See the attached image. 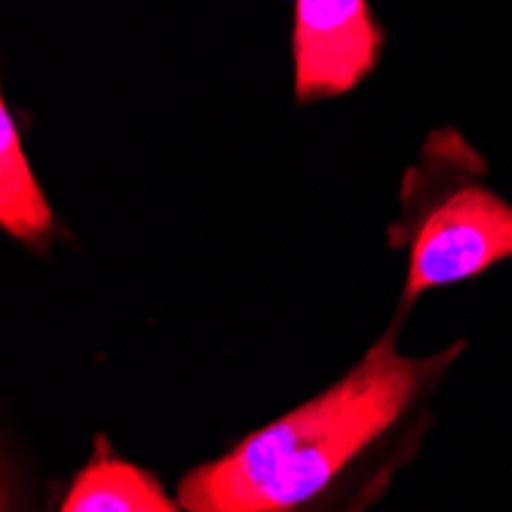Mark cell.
I'll return each instance as SVG.
<instances>
[{"mask_svg": "<svg viewBox=\"0 0 512 512\" xmlns=\"http://www.w3.org/2000/svg\"><path fill=\"white\" fill-rule=\"evenodd\" d=\"M463 344L405 356L390 329L347 375L184 476L188 512H362L424 433Z\"/></svg>", "mask_w": 512, "mask_h": 512, "instance_id": "1", "label": "cell"}, {"mask_svg": "<svg viewBox=\"0 0 512 512\" xmlns=\"http://www.w3.org/2000/svg\"><path fill=\"white\" fill-rule=\"evenodd\" d=\"M485 157L454 129H436L402 178V212L387 230L405 249L402 310L430 289L512 261V203L485 184Z\"/></svg>", "mask_w": 512, "mask_h": 512, "instance_id": "2", "label": "cell"}, {"mask_svg": "<svg viewBox=\"0 0 512 512\" xmlns=\"http://www.w3.org/2000/svg\"><path fill=\"white\" fill-rule=\"evenodd\" d=\"M387 28L368 0H295L292 89L298 105L338 99L381 65Z\"/></svg>", "mask_w": 512, "mask_h": 512, "instance_id": "3", "label": "cell"}, {"mask_svg": "<svg viewBox=\"0 0 512 512\" xmlns=\"http://www.w3.org/2000/svg\"><path fill=\"white\" fill-rule=\"evenodd\" d=\"M0 227L37 255L50 252L59 237L53 206L31 169L19 117L7 99L0 102Z\"/></svg>", "mask_w": 512, "mask_h": 512, "instance_id": "4", "label": "cell"}, {"mask_svg": "<svg viewBox=\"0 0 512 512\" xmlns=\"http://www.w3.org/2000/svg\"><path fill=\"white\" fill-rule=\"evenodd\" d=\"M163 497L145 470L114 454H96L68 488L62 512H154Z\"/></svg>", "mask_w": 512, "mask_h": 512, "instance_id": "5", "label": "cell"}, {"mask_svg": "<svg viewBox=\"0 0 512 512\" xmlns=\"http://www.w3.org/2000/svg\"><path fill=\"white\" fill-rule=\"evenodd\" d=\"M154 512H188V509H184L181 503H169V500L163 497V500L157 503V509H154Z\"/></svg>", "mask_w": 512, "mask_h": 512, "instance_id": "6", "label": "cell"}]
</instances>
